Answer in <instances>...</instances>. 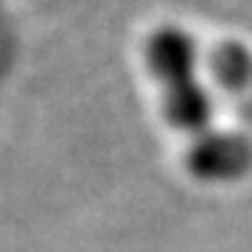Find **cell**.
<instances>
[{
	"instance_id": "obj_1",
	"label": "cell",
	"mask_w": 252,
	"mask_h": 252,
	"mask_svg": "<svg viewBox=\"0 0 252 252\" xmlns=\"http://www.w3.org/2000/svg\"><path fill=\"white\" fill-rule=\"evenodd\" d=\"M143 59L162 90V115L168 126L188 135L207 132L213 104L196 76L199 54L188 31L177 26L157 28L146 39Z\"/></svg>"
},
{
	"instance_id": "obj_2",
	"label": "cell",
	"mask_w": 252,
	"mask_h": 252,
	"mask_svg": "<svg viewBox=\"0 0 252 252\" xmlns=\"http://www.w3.org/2000/svg\"><path fill=\"white\" fill-rule=\"evenodd\" d=\"M185 165L199 182H235L252 171V143L235 132H202L188 146Z\"/></svg>"
},
{
	"instance_id": "obj_3",
	"label": "cell",
	"mask_w": 252,
	"mask_h": 252,
	"mask_svg": "<svg viewBox=\"0 0 252 252\" xmlns=\"http://www.w3.org/2000/svg\"><path fill=\"white\" fill-rule=\"evenodd\" d=\"M207 70L219 87L224 90H241L252 79V54L241 42H219L207 56Z\"/></svg>"
}]
</instances>
